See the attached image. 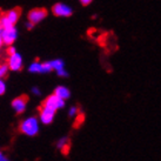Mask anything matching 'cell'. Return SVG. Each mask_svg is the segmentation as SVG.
Returning a JSON list of instances; mask_svg holds the SVG:
<instances>
[{
  "mask_svg": "<svg viewBox=\"0 0 161 161\" xmlns=\"http://www.w3.org/2000/svg\"><path fill=\"white\" fill-rule=\"evenodd\" d=\"M20 130L27 136H36L39 133V120L36 116H28L21 121Z\"/></svg>",
  "mask_w": 161,
  "mask_h": 161,
  "instance_id": "cell-1",
  "label": "cell"
},
{
  "mask_svg": "<svg viewBox=\"0 0 161 161\" xmlns=\"http://www.w3.org/2000/svg\"><path fill=\"white\" fill-rule=\"evenodd\" d=\"M20 17V11L18 8H13L7 11L6 13H4L0 17V26L5 28V27L9 26H15L17 21L19 20Z\"/></svg>",
  "mask_w": 161,
  "mask_h": 161,
  "instance_id": "cell-2",
  "label": "cell"
},
{
  "mask_svg": "<svg viewBox=\"0 0 161 161\" xmlns=\"http://www.w3.org/2000/svg\"><path fill=\"white\" fill-rule=\"evenodd\" d=\"M65 105H66V100L59 98L58 95H55L53 93L52 95H49V97H47L45 99V101L42 103L41 106L54 109V111H58V109H61V108L65 107Z\"/></svg>",
  "mask_w": 161,
  "mask_h": 161,
  "instance_id": "cell-3",
  "label": "cell"
},
{
  "mask_svg": "<svg viewBox=\"0 0 161 161\" xmlns=\"http://www.w3.org/2000/svg\"><path fill=\"white\" fill-rule=\"evenodd\" d=\"M1 36H3V41L4 45L11 46L13 45L15 40L18 39V30L15 28V26H9L5 27L1 31Z\"/></svg>",
  "mask_w": 161,
  "mask_h": 161,
  "instance_id": "cell-4",
  "label": "cell"
},
{
  "mask_svg": "<svg viewBox=\"0 0 161 161\" xmlns=\"http://www.w3.org/2000/svg\"><path fill=\"white\" fill-rule=\"evenodd\" d=\"M52 13L55 17H63V18H68L71 17L73 13V8L68 5L64 4V3H57L53 5L52 7Z\"/></svg>",
  "mask_w": 161,
  "mask_h": 161,
  "instance_id": "cell-5",
  "label": "cell"
},
{
  "mask_svg": "<svg viewBox=\"0 0 161 161\" xmlns=\"http://www.w3.org/2000/svg\"><path fill=\"white\" fill-rule=\"evenodd\" d=\"M47 14L48 13H47L46 8H42V7L41 8H33L27 14V20L36 25V24H40L44 19H46Z\"/></svg>",
  "mask_w": 161,
  "mask_h": 161,
  "instance_id": "cell-6",
  "label": "cell"
},
{
  "mask_svg": "<svg viewBox=\"0 0 161 161\" xmlns=\"http://www.w3.org/2000/svg\"><path fill=\"white\" fill-rule=\"evenodd\" d=\"M52 69V66L49 61L46 63H40V61H34L28 66V72L30 73H36V74H45V73H49Z\"/></svg>",
  "mask_w": 161,
  "mask_h": 161,
  "instance_id": "cell-7",
  "label": "cell"
},
{
  "mask_svg": "<svg viewBox=\"0 0 161 161\" xmlns=\"http://www.w3.org/2000/svg\"><path fill=\"white\" fill-rule=\"evenodd\" d=\"M23 55L18 52H15L13 54H9L8 55V60H7V65L9 67V71L13 72H18L23 68Z\"/></svg>",
  "mask_w": 161,
  "mask_h": 161,
  "instance_id": "cell-8",
  "label": "cell"
},
{
  "mask_svg": "<svg viewBox=\"0 0 161 161\" xmlns=\"http://www.w3.org/2000/svg\"><path fill=\"white\" fill-rule=\"evenodd\" d=\"M55 113H57V111H54V109H51V108L41 106L40 114H39V120H40L41 124H44V125H49V124L53 122Z\"/></svg>",
  "mask_w": 161,
  "mask_h": 161,
  "instance_id": "cell-9",
  "label": "cell"
},
{
  "mask_svg": "<svg viewBox=\"0 0 161 161\" xmlns=\"http://www.w3.org/2000/svg\"><path fill=\"white\" fill-rule=\"evenodd\" d=\"M27 106V98L26 97H18L13 99L12 101V108L17 114H23L26 111Z\"/></svg>",
  "mask_w": 161,
  "mask_h": 161,
  "instance_id": "cell-10",
  "label": "cell"
},
{
  "mask_svg": "<svg viewBox=\"0 0 161 161\" xmlns=\"http://www.w3.org/2000/svg\"><path fill=\"white\" fill-rule=\"evenodd\" d=\"M54 94L58 95L59 98L64 99V100H67V99H69V97H71V92H69V90H68L67 87H65V86H58V87L54 90Z\"/></svg>",
  "mask_w": 161,
  "mask_h": 161,
  "instance_id": "cell-11",
  "label": "cell"
},
{
  "mask_svg": "<svg viewBox=\"0 0 161 161\" xmlns=\"http://www.w3.org/2000/svg\"><path fill=\"white\" fill-rule=\"evenodd\" d=\"M49 64H51V66H52V69L55 72L65 69V63H64L63 59H53V60L49 61Z\"/></svg>",
  "mask_w": 161,
  "mask_h": 161,
  "instance_id": "cell-12",
  "label": "cell"
},
{
  "mask_svg": "<svg viewBox=\"0 0 161 161\" xmlns=\"http://www.w3.org/2000/svg\"><path fill=\"white\" fill-rule=\"evenodd\" d=\"M57 147H58L59 149H61V151H65V153H66L68 151V148H69L68 139L67 138H61L58 141V143H57Z\"/></svg>",
  "mask_w": 161,
  "mask_h": 161,
  "instance_id": "cell-13",
  "label": "cell"
},
{
  "mask_svg": "<svg viewBox=\"0 0 161 161\" xmlns=\"http://www.w3.org/2000/svg\"><path fill=\"white\" fill-rule=\"evenodd\" d=\"M80 114V111H79V108L76 107V106H72L69 108V111H68V115L71 116V118H74V116H78Z\"/></svg>",
  "mask_w": 161,
  "mask_h": 161,
  "instance_id": "cell-14",
  "label": "cell"
},
{
  "mask_svg": "<svg viewBox=\"0 0 161 161\" xmlns=\"http://www.w3.org/2000/svg\"><path fill=\"white\" fill-rule=\"evenodd\" d=\"M9 71V67L7 64H4V65H0V78H4L7 72Z\"/></svg>",
  "mask_w": 161,
  "mask_h": 161,
  "instance_id": "cell-15",
  "label": "cell"
},
{
  "mask_svg": "<svg viewBox=\"0 0 161 161\" xmlns=\"http://www.w3.org/2000/svg\"><path fill=\"white\" fill-rule=\"evenodd\" d=\"M6 92V82L3 80V78H0V95L5 94Z\"/></svg>",
  "mask_w": 161,
  "mask_h": 161,
  "instance_id": "cell-16",
  "label": "cell"
},
{
  "mask_svg": "<svg viewBox=\"0 0 161 161\" xmlns=\"http://www.w3.org/2000/svg\"><path fill=\"white\" fill-rule=\"evenodd\" d=\"M32 94H34V95H36V97H39V95H41V91L39 87H36V86H34V87H32Z\"/></svg>",
  "mask_w": 161,
  "mask_h": 161,
  "instance_id": "cell-17",
  "label": "cell"
},
{
  "mask_svg": "<svg viewBox=\"0 0 161 161\" xmlns=\"http://www.w3.org/2000/svg\"><path fill=\"white\" fill-rule=\"evenodd\" d=\"M57 74H58L59 76H61V78H67L68 76V73L66 69H63V71H59L57 72Z\"/></svg>",
  "mask_w": 161,
  "mask_h": 161,
  "instance_id": "cell-18",
  "label": "cell"
},
{
  "mask_svg": "<svg viewBox=\"0 0 161 161\" xmlns=\"http://www.w3.org/2000/svg\"><path fill=\"white\" fill-rule=\"evenodd\" d=\"M7 52H8V55H9V54L15 53V52H17V49H15V47H14L13 45H11V46L8 47V49H7Z\"/></svg>",
  "mask_w": 161,
  "mask_h": 161,
  "instance_id": "cell-19",
  "label": "cell"
},
{
  "mask_svg": "<svg viewBox=\"0 0 161 161\" xmlns=\"http://www.w3.org/2000/svg\"><path fill=\"white\" fill-rule=\"evenodd\" d=\"M79 1H80L81 5H84V6H88L93 0H79Z\"/></svg>",
  "mask_w": 161,
  "mask_h": 161,
  "instance_id": "cell-20",
  "label": "cell"
},
{
  "mask_svg": "<svg viewBox=\"0 0 161 161\" xmlns=\"http://www.w3.org/2000/svg\"><path fill=\"white\" fill-rule=\"evenodd\" d=\"M33 27H34V24L31 23V21H28V20H27V23H26V28H27V30H32Z\"/></svg>",
  "mask_w": 161,
  "mask_h": 161,
  "instance_id": "cell-21",
  "label": "cell"
},
{
  "mask_svg": "<svg viewBox=\"0 0 161 161\" xmlns=\"http://www.w3.org/2000/svg\"><path fill=\"white\" fill-rule=\"evenodd\" d=\"M0 161H9V160L6 158V155H4L3 153L0 152Z\"/></svg>",
  "mask_w": 161,
  "mask_h": 161,
  "instance_id": "cell-22",
  "label": "cell"
},
{
  "mask_svg": "<svg viewBox=\"0 0 161 161\" xmlns=\"http://www.w3.org/2000/svg\"><path fill=\"white\" fill-rule=\"evenodd\" d=\"M4 45V41H3V36H1V32H0V47Z\"/></svg>",
  "mask_w": 161,
  "mask_h": 161,
  "instance_id": "cell-23",
  "label": "cell"
}]
</instances>
